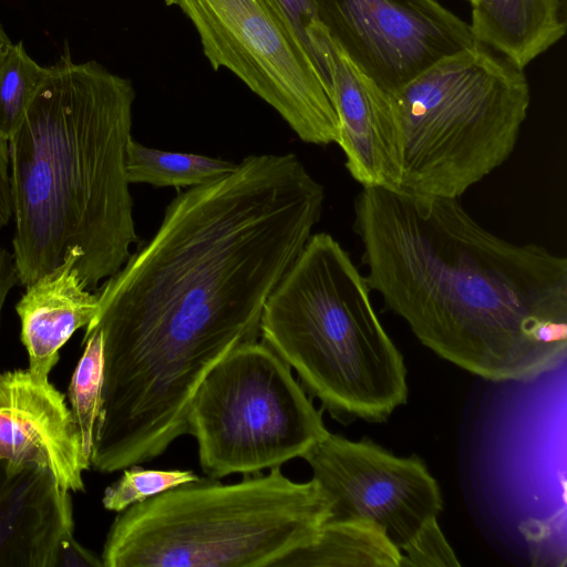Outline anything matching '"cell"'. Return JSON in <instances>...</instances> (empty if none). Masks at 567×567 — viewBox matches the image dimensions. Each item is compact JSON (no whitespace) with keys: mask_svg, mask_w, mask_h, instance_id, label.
Segmentation results:
<instances>
[{"mask_svg":"<svg viewBox=\"0 0 567 567\" xmlns=\"http://www.w3.org/2000/svg\"><path fill=\"white\" fill-rule=\"evenodd\" d=\"M313 51L329 84L348 172L363 187L400 188L402 142L389 94L354 65L327 27Z\"/></svg>","mask_w":567,"mask_h":567,"instance_id":"obj_11","label":"cell"},{"mask_svg":"<svg viewBox=\"0 0 567 567\" xmlns=\"http://www.w3.org/2000/svg\"><path fill=\"white\" fill-rule=\"evenodd\" d=\"M101 567L103 566L101 557L83 547L74 536L70 538L61 553L59 567Z\"/></svg>","mask_w":567,"mask_h":567,"instance_id":"obj_23","label":"cell"},{"mask_svg":"<svg viewBox=\"0 0 567 567\" xmlns=\"http://www.w3.org/2000/svg\"><path fill=\"white\" fill-rule=\"evenodd\" d=\"M278 1L296 32L311 53V45L324 27L320 19L318 0Z\"/></svg>","mask_w":567,"mask_h":567,"instance_id":"obj_22","label":"cell"},{"mask_svg":"<svg viewBox=\"0 0 567 567\" xmlns=\"http://www.w3.org/2000/svg\"><path fill=\"white\" fill-rule=\"evenodd\" d=\"M0 461L13 468L40 466L63 489H85L91 462L65 395L29 369L0 373Z\"/></svg>","mask_w":567,"mask_h":567,"instance_id":"obj_12","label":"cell"},{"mask_svg":"<svg viewBox=\"0 0 567 567\" xmlns=\"http://www.w3.org/2000/svg\"><path fill=\"white\" fill-rule=\"evenodd\" d=\"M302 458L328 501L324 524L374 523L400 550L442 511L440 487L417 456L329 432Z\"/></svg>","mask_w":567,"mask_h":567,"instance_id":"obj_9","label":"cell"},{"mask_svg":"<svg viewBox=\"0 0 567 567\" xmlns=\"http://www.w3.org/2000/svg\"><path fill=\"white\" fill-rule=\"evenodd\" d=\"M237 164L199 154L151 148L133 137L126 151L130 184L144 183L155 187L200 186L233 173Z\"/></svg>","mask_w":567,"mask_h":567,"instance_id":"obj_16","label":"cell"},{"mask_svg":"<svg viewBox=\"0 0 567 567\" xmlns=\"http://www.w3.org/2000/svg\"><path fill=\"white\" fill-rule=\"evenodd\" d=\"M49 68L38 64L22 42L12 43L0 62V137L10 138Z\"/></svg>","mask_w":567,"mask_h":567,"instance_id":"obj_18","label":"cell"},{"mask_svg":"<svg viewBox=\"0 0 567 567\" xmlns=\"http://www.w3.org/2000/svg\"><path fill=\"white\" fill-rule=\"evenodd\" d=\"M11 45L12 42L9 39L8 34L6 33L2 24L0 23V62L2 61Z\"/></svg>","mask_w":567,"mask_h":567,"instance_id":"obj_24","label":"cell"},{"mask_svg":"<svg viewBox=\"0 0 567 567\" xmlns=\"http://www.w3.org/2000/svg\"><path fill=\"white\" fill-rule=\"evenodd\" d=\"M199 477L189 470H148L132 465L123 475L104 491V508L122 512L135 503Z\"/></svg>","mask_w":567,"mask_h":567,"instance_id":"obj_19","label":"cell"},{"mask_svg":"<svg viewBox=\"0 0 567 567\" xmlns=\"http://www.w3.org/2000/svg\"><path fill=\"white\" fill-rule=\"evenodd\" d=\"M400 551V567L460 566L457 557L437 525V519L424 524Z\"/></svg>","mask_w":567,"mask_h":567,"instance_id":"obj_20","label":"cell"},{"mask_svg":"<svg viewBox=\"0 0 567 567\" xmlns=\"http://www.w3.org/2000/svg\"><path fill=\"white\" fill-rule=\"evenodd\" d=\"M75 265V256L69 254L54 269L25 286L16 305L28 369L41 380H49L60 349L99 311L97 292L87 288Z\"/></svg>","mask_w":567,"mask_h":567,"instance_id":"obj_13","label":"cell"},{"mask_svg":"<svg viewBox=\"0 0 567 567\" xmlns=\"http://www.w3.org/2000/svg\"><path fill=\"white\" fill-rule=\"evenodd\" d=\"M12 216L8 142L0 137V235ZM17 282L13 255L4 248L0 239V321L6 299Z\"/></svg>","mask_w":567,"mask_h":567,"instance_id":"obj_21","label":"cell"},{"mask_svg":"<svg viewBox=\"0 0 567 567\" xmlns=\"http://www.w3.org/2000/svg\"><path fill=\"white\" fill-rule=\"evenodd\" d=\"M8 140L18 282L71 254L91 290L116 274L138 240L126 174L135 91L65 50Z\"/></svg>","mask_w":567,"mask_h":567,"instance_id":"obj_3","label":"cell"},{"mask_svg":"<svg viewBox=\"0 0 567 567\" xmlns=\"http://www.w3.org/2000/svg\"><path fill=\"white\" fill-rule=\"evenodd\" d=\"M270 470L233 484L198 478L118 512L103 566L275 567L315 542L328 501L315 478Z\"/></svg>","mask_w":567,"mask_h":567,"instance_id":"obj_5","label":"cell"},{"mask_svg":"<svg viewBox=\"0 0 567 567\" xmlns=\"http://www.w3.org/2000/svg\"><path fill=\"white\" fill-rule=\"evenodd\" d=\"M466 1H470V0H466Z\"/></svg>","mask_w":567,"mask_h":567,"instance_id":"obj_25","label":"cell"},{"mask_svg":"<svg viewBox=\"0 0 567 567\" xmlns=\"http://www.w3.org/2000/svg\"><path fill=\"white\" fill-rule=\"evenodd\" d=\"M323 186L293 153L249 155L168 204L154 236L96 290L97 434L154 457L187 434L206 375L257 341L265 303L320 220Z\"/></svg>","mask_w":567,"mask_h":567,"instance_id":"obj_1","label":"cell"},{"mask_svg":"<svg viewBox=\"0 0 567 567\" xmlns=\"http://www.w3.org/2000/svg\"><path fill=\"white\" fill-rule=\"evenodd\" d=\"M401 551L384 530L368 520L324 524L311 544L275 567H400Z\"/></svg>","mask_w":567,"mask_h":567,"instance_id":"obj_15","label":"cell"},{"mask_svg":"<svg viewBox=\"0 0 567 567\" xmlns=\"http://www.w3.org/2000/svg\"><path fill=\"white\" fill-rule=\"evenodd\" d=\"M353 228L365 279L430 350L492 381H524L567 351V260L481 226L457 198L363 187Z\"/></svg>","mask_w":567,"mask_h":567,"instance_id":"obj_2","label":"cell"},{"mask_svg":"<svg viewBox=\"0 0 567 567\" xmlns=\"http://www.w3.org/2000/svg\"><path fill=\"white\" fill-rule=\"evenodd\" d=\"M196 30L214 70L226 69L310 144L337 143L329 84L278 0H165Z\"/></svg>","mask_w":567,"mask_h":567,"instance_id":"obj_8","label":"cell"},{"mask_svg":"<svg viewBox=\"0 0 567 567\" xmlns=\"http://www.w3.org/2000/svg\"><path fill=\"white\" fill-rule=\"evenodd\" d=\"M82 344L84 350L72 374L68 394L83 452L91 458L95 426L102 405L103 337L101 330L85 329Z\"/></svg>","mask_w":567,"mask_h":567,"instance_id":"obj_17","label":"cell"},{"mask_svg":"<svg viewBox=\"0 0 567 567\" xmlns=\"http://www.w3.org/2000/svg\"><path fill=\"white\" fill-rule=\"evenodd\" d=\"M388 94L402 142L400 189L450 198L511 156L530 102L524 69L482 43Z\"/></svg>","mask_w":567,"mask_h":567,"instance_id":"obj_6","label":"cell"},{"mask_svg":"<svg viewBox=\"0 0 567 567\" xmlns=\"http://www.w3.org/2000/svg\"><path fill=\"white\" fill-rule=\"evenodd\" d=\"M370 290L337 239L312 234L260 319L261 342L341 421L383 422L408 399L403 357L381 324Z\"/></svg>","mask_w":567,"mask_h":567,"instance_id":"obj_4","label":"cell"},{"mask_svg":"<svg viewBox=\"0 0 567 567\" xmlns=\"http://www.w3.org/2000/svg\"><path fill=\"white\" fill-rule=\"evenodd\" d=\"M320 19L354 65L386 93L480 43L436 0H318Z\"/></svg>","mask_w":567,"mask_h":567,"instance_id":"obj_10","label":"cell"},{"mask_svg":"<svg viewBox=\"0 0 567 567\" xmlns=\"http://www.w3.org/2000/svg\"><path fill=\"white\" fill-rule=\"evenodd\" d=\"M476 40L525 68L566 32L565 0H470Z\"/></svg>","mask_w":567,"mask_h":567,"instance_id":"obj_14","label":"cell"},{"mask_svg":"<svg viewBox=\"0 0 567 567\" xmlns=\"http://www.w3.org/2000/svg\"><path fill=\"white\" fill-rule=\"evenodd\" d=\"M328 433L290 367L258 341L240 346L206 375L187 415L200 467L215 480L302 458Z\"/></svg>","mask_w":567,"mask_h":567,"instance_id":"obj_7","label":"cell"}]
</instances>
